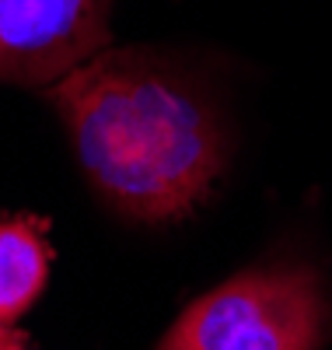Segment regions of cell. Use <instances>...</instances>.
I'll return each instance as SVG.
<instances>
[{
  "instance_id": "6da1fadb",
  "label": "cell",
  "mask_w": 332,
  "mask_h": 350,
  "mask_svg": "<svg viewBox=\"0 0 332 350\" xmlns=\"http://www.w3.org/2000/svg\"><path fill=\"white\" fill-rule=\"evenodd\" d=\"M49 102L98 196L130 221L193 214L224 168L214 102L165 56L102 49L59 77Z\"/></svg>"
},
{
  "instance_id": "7a4b0ae2",
  "label": "cell",
  "mask_w": 332,
  "mask_h": 350,
  "mask_svg": "<svg viewBox=\"0 0 332 350\" xmlns=\"http://www.w3.org/2000/svg\"><path fill=\"white\" fill-rule=\"evenodd\" d=\"M329 308L305 267L249 270L193 301L158 350H315Z\"/></svg>"
},
{
  "instance_id": "3957f363",
  "label": "cell",
  "mask_w": 332,
  "mask_h": 350,
  "mask_svg": "<svg viewBox=\"0 0 332 350\" xmlns=\"http://www.w3.org/2000/svg\"><path fill=\"white\" fill-rule=\"evenodd\" d=\"M112 0H0V84L53 88L109 42Z\"/></svg>"
},
{
  "instance_id": "277c9868",
  "label": "cell",
  "mask_w": 332,
  "mask_h": 350,
  "mask_svg": "<svg viewBox=\"0 0 332 350\" xmlns=\"http://www.w3.org/2000/svg\"><path fill=\"white\" fill-rule=\"evenodd\" d=\"M49 277V239L39 217L0 214V326L39 298Z\"/></svg>"
},
{
  "instance_id": "5b68a950",
  "label": "cell",
  "mask_w": 332,
  "mask_h": 350,
  "mask_svg": "<svg viewBox=\"0 0 332 350\" xmlns=\"http://www.w3.org/2000/svg\"><path fill=\"white\" fill-rule=\"evenodd\" d=\"M0 350H28V343L14 333V329H8V326H0Z\"/></svg>"
}]
</instances>
